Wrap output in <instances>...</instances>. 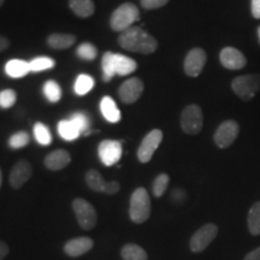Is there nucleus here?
Here are the masks:
<instances>
[{"mask_svg":"<svg viewBox=\"0 0 260 260\" xmlns=\"http://www.w3.org/2000/svg\"><path fill=\"white\" fill-rule=\"evenodd\" d=\"M119 46L129 52L151 54L157 51L158 41L154 37L140 27H130L118 37Z\"/></svg>","mask_w":260,"mask_h":260,"instance_id":"1","label":"nucleus"},{"mask_svg":"<svg viewBox=\"0 0 260 260\" xmlns=\"http://www.w3.org/2000/svg\"><path fill=\"white\" fill-rule=\"evenodd\" d=\"M129 216L130 219L136 224L145 223L151 216V199L145 188L140 187L132 194Z\"/></svg>","mask_w":260,"mask_h":260,"instance_id":"2","label":"nucleus"},{"mask_svg":"<svg viewBox=\"0 0 260 260\" xmlns=\"http://www.w3.org/2000/svg\"><path fill=\"white\" fill-rule=\"evenodd\" d=\"M140 19V11L138 6L132 4V3H124L121 6H118L110 18V25L115 31H124L135 22Z\"/></svg>","mask_w":260,"mask_h":260,"instance_id":"3","label":"nucleus"},{"mask_svg":"<svg viewBox=\"0 0 260 260\" xmlns=\"http://www.w3.org/2000/svg\"><path fill=\"white\" fill-rule=\"evenodd\" d=\"M232 88L243 102H251L260 90V74H248L233 80Z\"/></svg>","mask_w":260,"mask_h":260,"instance_id":"4","label":"nucleus"},{"mask_svg":"<svg viewBox=\"0 0 260 260\" xmlns=\"http://www.w3.org/2000/svg\"><path fill=\"white\" fill-rule=\"evenodd\" d=\"M181 128L188 135L199 134L204 125V115L200 106L188 105L181 113Z\"/></svg>","mask_w":260,"mask_h":260,"instance_id":"5","label":"nucleus"},{"mask_svg":"<svg viewBox=\"0 0 260 260\" xmlns=\"http://www.w3.org/2000/svg\"><path fill=\"white\" fill-rule=\"evenodd\" d=\"M73 209L76 214L77 222L84 230H92L96 225V211L88 201L77 198L73 201Z\"/></svg>","mask_w":260,"mask_h":260,"instance_id":"6","label":"nucleus"},{"mask_svg":"<svg viewBox=\"0 0 260 260\" xmlns=\"http://www.w3.org/2000/svg\"><path fill=\"white\" fill-rule=\"evenodd\" d=\"M217 234H218V226L213 223L205 224L200 229H198L194 233V235L191 236L189 242L191 252H204L211 245V242L216 239Z\"/></svg>","mask_w":260,"mask_h":260,"instance_id":"7","label":"nucleus"},{"mask_svg":"<svg viewBox=\"0 0 260 260\" xmlns=\"http://www.w3.org/2000/svg\"><path fill=\"white\" fill-rule=\"evenodd\" d=\"M240 133V125L237 124L236 121L229 119V121L223 122L213 135V141L217 147L219 148H228L230 147L235 140L237 139Z\"/></svg>","mask_w":260,"mask_h":260,"instance_id":"8","label":"nucleus"},{"mask_svg":"<svg viewBox=\"0 0 260 260\" xmlns=\"http://www.w3.org/2000/svg\"><path fill=\"white\" fill-rule=\"evenodd\" d=\"M162 141V132L153 129L145 136L138 149V158L141 162H148Z\"/></svg>","mask_w":260,"mask_h":260,"instance_id":"9","label":"nucleus"},{"mask_svg":"<svg viewBox=\"0 0 260 260\" xmlns=\"http://www.w3.org/2000/svg\"><path fill=\"white\" fill-rule=\"evenodd\" d=\"M98 154L104 165L112 167L122 158V144L117 140H104L98 147Z\"/></svg>","mask_w":260,"mask_h":260,"instance_id":"10","label":"nucleus"},{"mask_svg":"<svg viewBox=\"0 0 260 260\" xmlns=\"http://www.w3.org/2000/svg\"><path fill=\"white\" fill-rule=\"evenodd\" d=\"M207 60V54L203 48H193L188 52L184 59V73L189 77H198L204 70Z\"/></svg>","mask_w":260,"mask_h":260,"instance_id":"11","label":"nucleus"},{"mask_svg":"<svg viewBox=\"0 0 260 260\" xmlns=\"http://www.w3.org/2000/svg\"><path fill=\"white\" fill-rule=\"evenodd\" d=\"M144 93V82L139 77H132L122 83L118 89V96L123 103L134 104Z\"/></svg>","mask_w":260,"mask_h":260,"instance_id":"12","label":"nucleus"},{"mask_svg":"<svg viewBox=\"0 0 260 260\" xmlns=\"http://www.w3.org/2000/svg\"><path fill=\"white\" fill-rule=\"evenodd\" d=\"M219 60L220 64L229 70H241L247 64L245 54L235 47H224L219 53Z\"/></svg>","mask_w":260,"mask_h":260,"instance_id":"13","label":"nucleus"},{"mask_svg":"<svg viewBox=\"0 0 260 260\" xmlns=\"http://www.w3.org/2000/svg\"><path fill=\"white\" fill-rule=\"evenodd\" d=\"M32 175V168L30 162L27 160H19L16 162L10 172V184L14 189H19L29 181Z\"/></svg>","mask_w":260,"mask_h":260,"instance_id":"14","label":"nucleus"},{"mask_svg":"<svg viewBox=\"0 0 260 260\" xmlns=\"http://www.w3.org/2000/svg\"><path fill=\"white\" fill-rule=\"evenodd\" d=\"M93 246L94 241L90 237H76V239H71L65 243L64 252L71 258H77V256L88 253L93 248Z\"/></svg>","mask_w":260,"mask_h":260,"instance_id":"15","label":"nucleus"},{"mask_svg":"<svg viewBox=\"0 0 260 260\" xmlns=\"http://www.w3.org/2000/svg\"><path fill=\"white\" fill-rule=\"evenodd\" d=\"M71 161V155L65 149H56L45 158V167L51 171H59L67 168Z\"/></svg>","mask_w":260,"mask_h":260,"instance_id":"16","label":"nucleus"},{"mask_svg":"<svg viewBox=\"0 0 260 260\" xmlns=\"http://www.w3.org/2000/svg\"><path fill=\"white\" fill-rule=\"evenodd\" d=\"M113 64H115V73L119 76H126L138 69V63L133 58L121 53L113 54Z\"/></svg>","mask_w":260,"mask_h":260,"instance_id":"17","label":"nucleus"},{"mask_svg":"<svg viewBox=\"0 0 260 260\" xmlns=\"http://www.w3.org/2000/svg\"><path fill=\"white\" fill-rule=\"evenodd\" d=\"M100 110H102L103 116L110 123H118L121 121L122 115L121 111L117 107L115 100L111 96H104L100 102Z\"/></svg>","mask_w":260,"mask_h":260,"instance_id":"18","label":"nucleus"},{"mask_svg":"<svg viewBox=\"0 0 260 260\" xmlns=\"http://www.w3.org/2000/svg\"><path fill=\"white\" fill-rule=\"evenodd\" d=\"M5 73L12 79H21L24 77L25 75L30 73V67H29V61L22 59H12L9 60L5 65Z\"/></svg>","mask_w":260,"mask_h":260,"instance_id":"19","label":"nucleus"},{"mask_svg":"<svg viewBox=\"0 0 260 260\" xmlns=\"http://www.w3.org/2000/svg\"><path fill=\"white\" fill-rule=\"evenodd\" d=\"M75 42H76V38L73 34L54 32L47 38V45L53 50H65L73 46Z\"/></svg>","mask_w":260,"mask_h":260,"instance_id":"20","label":"nucleus"},{"mask_svg":"<svg viewBox=\"0 0 260 260\" xmlns=\"http://www.w3.org/2000/svg\"><path fill=\"white\" fill-rule=\"evenodd\" d=\"M71 11L81 18H88L95 11L93 0H69Z\"/></svg>","mask_w":260,"mask_h":260,"instance_id":"21","label":"nucleus"},{"mask_svg":"<svg viewBox=\"0 0 260 260\" xmlns=\"http://www.w3.org/2000/svg\"><path fill=\"white\" fill-rule=\"evenodd\" d=\"M121 255L123 260H147V253L142 247H140L135 243H126L123 246Z\"/></svg>","mask_w":260,"mask_h":260,"instance_id":"22","label":"nucleus"},{"mask_svg":"<svg viewBox=\"0 0 260 260\" xmlns=\"http://www.w3.org/2000/svg\"><path fill=\"white\" fill-rule=\"evenodd\" d=\"M86 183L92 190L99 191V193H105V188H106L107 182L104 180L99 171H96V170L87 171Z\"/></svg>","mask_w":260,"mask_h":260,"instance_id":"23","label":"nucleus"},{"mask_svg":"<svg viewBox=\"0 0 260 260\" xmlns=\"http://www.w3.org/2000/svg\"><path fill=\"white\" fill-rule=\"evenodd\" d=\"M58 133H59L60 138L67 140V141H74L81 135L80 130L76 128L70 119L67 121H60L58 124Z\"/></svg>","mask_w":260,"mask_h":260,"instance_id":"24","label":"nucleus"},{"mask_svg":"<svg viewBox=\"0 0 260 260\" xmlns=\"http://www.w3.org/2000/svg\"><path fill=\"white\" fill-rule=\"evenodd\" d=\"M247 224H248V230L252 235H260V201L255 203L249 209Z\"/></svg>","mask_w":260,"mask_h":260,"instance_id":"25","label":"nucleus"},{"mask_svg":"<svg viewBox=\"0 0 260 260\" xmlns=\"http://www.w3.org/2000/svg\"><path fill=\"white\" fill-rule=\"evenodd\" d=\"M95 86V81L92 76L87 74H81L75 82V92L77 95H86Z\"/></svg>","mask_w":260,"mask_h":260,"instance_id":"26","label":"nucleus"},{"mask_svg":"<svg viewBox=\"0 0 260 260\" xmlns=\"http://www.w3.org/2000/svg\"><path fill=\"white\" fill-rule=\"evenodd\" d=\"M113 54L112 52H105L102 59V69H103V79L105 82H109L115 76V64H113Z\"/></svg>","mask_w":260,"mask_h":260,"instance_id":"27","label":"nucleus"},{"mask_svg":"<svg viewBox=\"0 0 260 260\" xmlns=\"http://www.w3.org/2000/svg\"><path fill=\"white\" fill-rule=\"evenodd\" d=\"M31 73H40V71L52 69L56 67V61L50 57H38L29 61Z\"/></svg>","mask_w":260,"mask_h":260,"instance_id":"28","label":"nucleus"},{"mask_svg":"<svg viewBox=\"0 0 260 260\" xmlns=\"http://www.w3.org/2000/svg\"><path fill=\"white\" fill-rule=\"evenodd\" d=\"M44 94L50 103H57L61 98V88L56 81L50 80L44 84Z\"/></svg>","mask_w":260,"mask_h":260,"instance_id":"29","label":"nucleus"},{"mask_svg":"<svg viewBox=\"0 0 260 260\" xmlns=\"http://www.w3.org/2000/svg\"><path fill=\"white\" fill-rule=\"evenodd\" d=\"M70 121L76 125V128L80 130L81 134L88 135L89 134V117L87 113L84 112H75L73 116H71Z\"/></svg>","mask_w":260,"mask_h":260,"instance_id":"30","label":"nucleus"},{"mask_svg":"<svg viewBox=\"0 0 260 260\" xmlns=\"http://www.w3.org/2000/svg\"><path fill=\"white\" fill-rule=\"evenodd\" d=\"M34 136L37 141L42 146H48L52 142V135L50 129L44 123H37L34 125Z\"/></svg>","mask_w":260,"mask_h":260,"instance_id":"31","label":"nucleus"},{"mask_svg":"<svg viewBox=\"0 0 260 260\" xmlns=\"http://www.w3.org/2000/svg\"><path fill=\"white\" fill-rule=\"evenodd\" d=\"M76 54L83 60H93L98 56V48L90 42H83L77 47Z\"/></svg>","mask_w":260,"mask_h":260,"instance_id":"32","label":"nucleus"},{"mask_svg":"<svg viewBox=\"0 0 260 260\" xmlns=\"http://www.w3.org/2000/svg\"><path fill=\"white\" fill-rule=\"evenodd\" d=\"M169 182H170V177L167 174H160L155 177V180L153 181V186H152V191H153L155 198L162 197V194L165 193L169 186Z\"/></svg>","mask_w":260,"mask_h":260,"instance_id":"33","label":"nucleus"},{"mask_svg":"<svg viewBox=\"0 0 260 260\" xmlns=\"http://www.w3.org/2000/svg\"><path fill=\"white\" fill-rule=\"evenodd\" d=\"M30 142V138H29L28 133L25 132H18L11 135V138L9 139V146L12 149H19L23 148L25 146L29 145Z\"/></svg>","mask_w":260,"mask_h":260,"instance_id":"34","label":"nucleus"},{"mask_svg":"<svg viewBox=\"0 0 260 260\" xmlns=\"http://www.w3.org/2000/svg\"><path fill=\"white\" fill-rule=\"evenodd\" d=\"M16 100H17V93L14 89H4L0 92V107L3 109L14 106Z\"/></svg>","mask_w":260,"mask_h":260,"instance_id":"35","label":"nucleus"},{"mask_svg":"<svg viewBox=\"0 0 260 260\" xmlns=\"http://www.w3.org/2000/svg\"><path fill=\"white\" fill-rule=\"evenodd\" d=\"M141 2L142 8L146 10H155L160 9L162 6L168 4L169 0H140Z\"/></svg>","mask_w":260,"mask_h":260,"instance_id":"36","label":"nucleus"},{"mask_svg":"<svg viewBox=\"0 0 260 260\" xmlns=\"http://www.w3.org/2000/svg\"><path fill=\"white\" fill-rule=\"evenodd\" d=\"M186 199V193H184L183 189L181 188H176V189L172 190L171 193V200L174 201L175 204H182Z\"/></svg>","mask_w":260,"mask_h":260,"instance_id":"37","label":"nucleus"},{"mask_svg":"<svg viewBox=\"0 0 260 260\" xmlns=\"http://www.w3.org/2000/svg\"><path fill=\"white\" fill-rule=\"evenodd\" d=\"M121 189V186L117 181H111V182H107L106 188H105V194L109 195H115Z\"/></svg>","mask_w":260,"mask_h":260,"instance_id":"38","label":"nucleus"},{"mask_svg":"<svg viewBox=\"0 0 260 260\" xmlns=\"http://www.w3.org/2000/svg\"><path fill=\"white\" fill-rule=\"evenodd\" d=\"M251 11L253 17L255 19H260V0H252Z\"/></svg>","mask_w":260,"mask_h":260,"instance_id":"39","label":"nucleus"},{"mask_svg":"<svg viewBox=\"0 0 260 260\" xmlns=\"http://www.w3.org/2000/svg\"><path fill=\"white\" fill-rule=\"evenodd\" d=\"M243 260H260V247L253 249L252 252H249Z\"/></svg>","mask_w":260,"mask_h":260,"instance_id":"40","label":"nucleus"},{"mask_svg":"<svg viewBox=\"0 0 260 260\" xmlns=\"http://www.w3.org/2000/svg\"><path fill=\"white\" fill-rule=\"evenodd\" d=\"M9 246L4 241H0V260H4L5 256L9 254Z\"/></svg>","mask_w":260,"mask_h":260,"instance_id":"41","label":"nucleus"},{"mask_svg":"<svg viewBox=\"0 0 260 260\" xmlns=\"http://www.w3.org/2000/svg\"><path fill=\"white\" fill-rule=\"evenodd\" d=\"M9 46H10L9 39L3 37V35H0V52H4L5 50H8Z\"/></svg>","mask_w":260,"mask_h":260,"instance_id":"42","label":"nucleus"},{"mask_svg":"<svg viewBox=\"0 0 260 260\" xmlns=\"http://www.w3.org/2000/svg\"><path fill=\"white\" fill-rule=\"evenodd\" d=\"M2 183H3V174H2V169H0V188H2Z\"/></svg>","mask_w":260,"mask_h":260,"instance_id":"43","label":"nucleus"},{"mask_svg":"<svg viewBox=\"0 0 260 260\" xmlns=\"http://www.w3.org/2000/svg\"><path fill=\"white\" fill-rule=\"evenodd\" d=\"M4 3H5V0H0V8H2V6H3V4H4Z\"/></svg>","mask_w":260,"mask_h":260,"instance_id":"44","label":"nucleus"},{"mask_svg":"<svg viewBox=\"0 0 260 260\" xmlns=\"http://www.w3.org/2000/svg\"><path fill=\"white\" fill-rule=\"evenodd\" d=\"M258 39H259V42H260V27L258 28Z\"/></svg>","mask_w":260,"mask_h":260,"instance_id":"45","label":"nucleus"}]
</instances>
